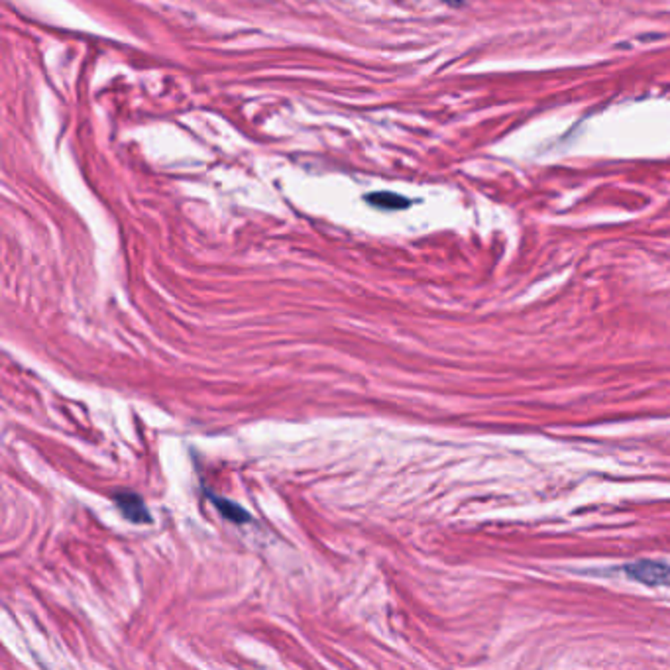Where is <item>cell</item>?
<instances>
[{
    "instance_id": "cell-1",
    "label": "cell",
    "mask_w": 670,
    "mask_h": 670,
    "mask_svg": "<svg viewBox=\"0 0 670 670\" xmlns=\"http://www.w3.org/2000/svg\"><path fill=\"white\" fill-rule=\"evenodd\" d=\"M625 572L630 574L633 580H639L647 584V586H666V584H670V567L665 565V562H635V565L625 567Z\"/></svg>"
},
{
    "instance_id": "cell-5",
    "label": "cell",
    "mask_w": 670,
    "mask_h": 670,
    "mask_svg": "<svg viewBox=\"0 0 670 670\" xmlns=\"http://www.w3.org/2000/svg\"><path fill=\"white\" fill-rule=\"evenodd\" d=\"M441 3H444V4H449V6H462L464 4V0H441Z\"/></svg>"
},
{
    "instance_id": "cell-3",
    "label": "cell",
    "mask_w": 670,
    "mask_h": 670,
    "mask_svg": "<svg viewBox=\"0 0 670 670\" xmlns=\"http://www.w3.org/2000/svg\"><path fill=\"white\" fill-rule=\"evenodd\" d=\"M366 201L371 207L384 209V210H401L411 205V201L403 195L391 193V191H378V193L366 195Z\"/></svg>"
},
{
    "instance_id": "cell-2",
    "label": "cell",
    "mask_w": 670,
    "mask_h": 670,
    "mask_svg": "<svg viewBox=\"0 0 670 670\" xmlns=\"http://www.w3.org/2000/svg\"><path fill=\"white\" fill-rule=\"evenodd\" d=\"M114 504L119 505L122 515L129 521H132V523H150L152 521L144 499L138 494H132V492L114 494Z\"/></svg>"
},
{
    "instance_id": "cell-4",
    "label": "cell",
    "mask_w": 670,
    "mask_h": 670,
    "mask_svg": "<svg viewBox=\"0 0 670 670\" xmlns=\"http://www.w3.org/2000/svg\"><path fill=\"white\" fill-rule=\"evenodd\" d=\"M210 499H212V504H215V505L219 507V512H220L222 515H225L227 519L234 521V523H244V521H248V519H250L248 514L244 512V509H242L240 505L228 502V499H225V497H217V496H212Z\"/></svg>"
}]
</instances>
